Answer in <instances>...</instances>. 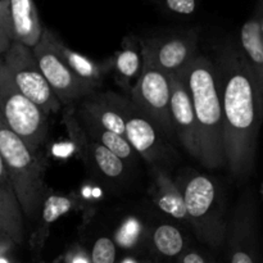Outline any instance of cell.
I'll use <instances>...</instances> for the list:
<instances>
[{
  "mask_svg": "<svg viewBox=\"0 0 263 263\" xmlns=\"http://www.w3.org/2000/svg\"><path fill=\"white\" fill-rule=\"evenodd\" d=\"M63 123L80 157L90 167L109 179H117L122 176L125 172V163L105 146L90 138L80 125L76 115L72 110H66L63 113Z\"/></svg>",
  "mask_w": 263,
  "mask_h": 263,
  "instance_id": "cell-10",
  "label": "cell"
},
{
  "mask_svg": "<svg viewBox=\"0 0 263 263\" xmlns=\"http://www.w3.org/2000/svg\"><path fill=\"white\" fill-rule=\"evenodd\" d=\"M166 7L177 14H193L197 9V0H164Z\"/></svg>",
  "mask_w": 263,
  "mask_h": 263,
  "instance_id": "cell-27",
  "label": "cell"
},
{
  "mask_svg": "<svg viewBox=\"0 0 263 263\" xmlns=\"http://www.w3.org/2000/svg\"><path fill=\"white\" fill-rule=\"evenodd\" d=\"M125 138L136 154L149 164H157L167 156L161 131L131 102L125 121Z\"/></svg>",
  "mask_w": 263,
  "mask_h": 263,
  "instance_id": "cell-12",
  "label": "cell"
},
{
  "mask_svg": "<svg viewBox=\"0 0 263 263\" xmlns=\"http://www.w3.org/2000/svg\"><path fill=\"white\" fill-rule=\"evenodd\" d=\"M73 263H87V262L85 261V259H76Z\"/></svg>",
  "mask_w": 263,
  "mask_h": 263,
  "instance_id": "cell-30",
  "label": "cell"
},
{
  "mask_svg": "<svg viewBox=\"0 0 263 263\" xmlns=\"http://www.w3.org/2000/svg\"><path fill=\"white\" fill-rule=\"evenodd\" d=\"M77 205L79 202L72 195L46 194L36 218L37 228L35 231V246H43L51 225L62 216L74 210Z\"/></svg>",
  "mask_w": 263,
  "mask_h": 263,
  "instance_id": "cell-19",
  "label": "cell"
},
{
  "mask_svg": "<svg viewBox=\"0 0 263 263\" xmlns=\"http://www.w3.org/2000/svg\"><path fill=\"white\" fill-rule=\"evenodd\" d=\"M171 76V120L174 125L175 135L179 139L180 144L185 151L199 159V143H198V128L195 122L194 110H193L192 100L186 89L182 85L177 73Z\"/></svg>",
  "mask_w": 263,
  "mask_h": 263,
  "instance_id": "cell-13",
  "label": "cell"
},
{
  "mask_svg": "<svg viewBox=\"0 0 263 263\" xmlns=\"http://www.w3.org/2000/svg\"><path fill=\"white\" fill-rule=\"evenodd\" d=\"M213 64L222 110L226 164L234 177L244 180L256 163L263 97L257 91L251 68L236 44L223 46Z\"/></svg>",
  "mask_w": 263,
  "mask_h": 263,
  "instance_id": "cell-1",
  "label": "cell"
},
{
  "mask_svg": "<svg viewBox=\"0 0 263 263\" xmlns=\"http://www.w3.org/2000/svg\"><path fill=\"white\" fill-rule=\"evenodd\" d=\"M57 50H58L59 55L62 57L64 63L79 79L87 82V84L94 85L95 87H99L103 84L105 74L110 71L109 61L103 62V63L94 62L92 59L84 57L82 54L68 48L61 40V37H57Z\"/></svg>",
  "mask_w": 263,
  "mask_h": 263,
  "instance_id": "cell-17",
  "label": "cell"
},
{
  "mask_svg": "<svg viewBox=\"0 0 263 263\" xmlns=\"http://www.w3.org/2000/svg\"><path fill=\"white\" fill-rule=\"evenodd\" d=\"M9 17L12 41L33 48L44 30L33 0H9Z\"/></svg>",
  "mask_w": 263,
  "mask_h": 263,
  "instance_id": "cell-15",
  "label": "cell"
},
{
  "mask_svg": "<svg viewBox=\"0 0 263 263\" xmlns=\"http://www.w3.org/2000/svg\"><path fill=\"white\" fill-rule=\"evenodd\" d=\"M128 99L145 115L162 133L174 136L175 130L171 120V76L152 67L143 66L138 81L130 91Z\"/></svg>",
  "mask_w": 263,
  "mask_h": 263,
  "instance_id": "cell-8",
  "label": "cell"
},
{
  "mask_svg": "<svg viewBox=\"0 0 263 263\" xmlns=\"http://www.w3.org/2000/svg\"><path fill=\"white\" fill-rule=\"evenodd\" d=\"M12 44V26L9 17V0H0V55Z\"/></svg>",
  "mask_w": 263,
  "mask_h": 263,
  "instance_id": "cell-24",
  "label": "cell"
},
{
  "mask_svg": "<svg viewBox=\"0 0 263 263\" xmlns=\"http://www.w3.org/2000/svg\"><path fill=\"white\" fill-rule=\"evenodd\" d=\"M77 120H79L80 125L82 126L84 131L90 138L102 144L103 146H105L108 151L112 152L116 157H118L123 163H125V161H134L136 153L131 148L125 136H121L118 134L112 133V131L105 130V128L100 127V126L95 125V123L90 122L87 120H82V118L79 117H77Z\"/></svg>",
  "mask_w": 263,
  "mask_h": 263,
  "instance_id": "cell-20",
  "label": "cell"
},
{
  "mask_svg": "<svg viewBox=\"0 0 263 263\" xmlns=\"http://www.w3.org/2000/svg\"><path fill=\"white\" fill-rule=\"evenodd\" d=\"M0 122L14 133L33 153L49 134L48 116L23 97L8 76L0 57Z\"/></svg>",
  "mask_w": 263,
  "mask_h": 263,
  "instance_id": "cell-5",
  "label": "cell"
},
{
  "mask_svg": "<svg viewBox=\"0 0 263 263\" xmlns=\"http://www.w3.org/2000/svg\"><path fill=\"white\" fill-rule=\"evenodd\" d=\"M197 44L195 31L140 41L143 66L166 74L179 73L197 57Z\"/></svg>",
  "mask_w": 263,
  "mask_h": 263,
  "instance_id": "cell-9",
  "label": "cell"
},
{
  "mask_svg": "<svg viewBox=\"0 0 263 263\" xmlns=\"http://www.w3.org/2000/svg\"><path fill=\"white\" fill-rule=\"evenodd\" d=\"M125 263H134V262L133 261H126Z\"/></svg>",
  "mask_w": 263,
  "mask_h": 263,
  "instance_id": "cell-31",
  "label": "cell"
},
{
  "mask_svg": "<svg viewBox=\"0 0 263 263\" xmlns=\"http://www.w3.org/2000/svg\"><path fill=\"white\" fill-rule=\"evenodd\" d=\"M152 241L159 253L168 257L181 253L185 246V238L180 229L168 223H162L154 229Z\"/></svg>",
  "mask_w": 263,
  "mask_h": 263,
  "instance_id": "cell-21",
  "label": "cell"
},
{
  "mask_svg": "<svg viewBox=\"0 0 263 263\" xmlns=\"http://www.w3.org/2000/svg\"><path fill=\"white\" fill-rule=\"evenodd\" d=\"M0 198L3 202L10 208V210L15 211V212H21L20 204L17 202L14 192H13L12 184H10L9 176H8L7 168L4 166V161L0 154ZM22 213V212H21Z\"/></svg>",
  "mask_w": 263,
  "mask_h": 263,
  "instance_id": "cell-25",
  "label": "cell"
},
{
  "mask_svg": "<svg viewBox=\"0 0 263 263\" xmlns=\"http://www.w3.org/2000/svg\"><path fill=\"white\" fill-rule=\"evenodd\" d=\"M184 199L187 222L199 238L218 244L228 233L221 194L216 182L205 175L192 172L176 181Z\"/></svg>",
  "mask_w": 263,
  "mask_h": 263,
  "instance_id": "cell-4",
  "label": "cell"
},
{
  "mask_svg": "<svg viewBox=\"0 0 263 263\" xmlns=\"http://www.w3.org/2000/svg\"><path fill=\"white\" fill-rule=\"evenodd\" d=\"M0 57H2V55H0Z\"/></svg>",
  "mask_w": 263,
  "mask_h": 263,
  "instance_id": "cell-33",
  "label": "cell"
},
{
  "mask_svg": "<svg viewBox=\"0 0 263 263\" xmlns=\"http://www.w3.org/2000/svg\"><path fill=\"white\" fill-rule=\"evenodd\" d=\"M181 263H205V261L197 252H189L182 257Z\"/></svg>",
  "mask_w": 263,
  "mask_h": 263,
  "instance_id": "cell-29",
  "label": "cell"
},
{
  "mask_svg": "<svg viewBox=\"0 0 263 263\" xmlns=\"http://www.w3.org/2000/svg\"><path fill=\"white\" fill-rule=\"evenodd\" d=\"M240 53L251 68L258 94L263 97V17L262 0H258L254 14L241 26Z\"/></svg>",
  "mask_w": 263,
  "mask_h": 263,
  "instance_id": "cell-14",
  "label": "cell"
},
{
  "mask_svg": "<svg viewBox=\"0 0 263 263\" xmlns=\"http://www.w3.org/2000/svg\"><path fill=\"white\" fill-rule=\"evenodd\" d=\"M110 62V71L115 73L116 82L130 94L134 85L138 81L139 76L143 69V57H141L140 48L134 44L133 40L123 44V48Z\"/></svg>",
  "mask_w": 263,
  "mask_h": 263,
  "instance_id": "cell-18",
  "label": "cell"
},
{
  "mask_svg": "<svg viewBox=\"0 0 263 263\" xmlns=\"http://www.w3.org/2000/svg\"><path fill=\"white\" fill-rule=\"evenodd\" d=\"M192 100L198 128L199 159L207 168L225 166L222 143V110L218 94L215 64L197 55L177 73Z\"/></svg>",
  "mask_w": 263,
  "mask_h": 263,
  "instance_id": "cell-2",
  "label": "cell"
},
{
  "mask_svg": "<svg viewBox=\"0 0 263 263\" xmlns=\"http://www.w3.org/2000/svg\"><path fill=\"white\" fill-rule=\"evenodd\" d=\"M2 58L10 81L23 97L40 108L46 116L61 110L62 104L44 79L32 49L12 41Z\"/></svg>",
  "mask_w": 263,
  "mask_h": 263,
  "instance_id": "cell-7",
  "label": "cell"
},
{
  "mask_svg": "<svg viewBox=\"0 0 263 263\" xmlns=\"http://www.w3.org/2000/svg\"><path fill=\"white\" fill-rule=\"evenodd\" d=\"M92 263H115L116 244L110 238L103 236L95 241L91 252Z\"/></svg>",
  "mask_w": 263,
  "mask_h": 263,
  "instance_id": "cell-23",
  "label": "cell"
},
{
  "mask_svg": "<svg viewBox=\"0 0 263 263\" xmlns=\"http://www.w3.org/2000/svg\"><path fill=\"white\" fill-rule=\"evenodd\" d=\"M152 176L154 180V202L157 207L175 220L187 221L181 190L176 181L158 164H152Z\"/></svg>",
  "mask_w": 263,
  "mask_h": 263,
  "instance_id": "cell-16",
  "label": "cell"
},
{
  "mask_svg": "<svg viewBox=\"0 0 263 263\" xmlns=\"http://www.w3.org/2000/svg\"><path fill=\"white\" fill-rule=\"evenodd\" d=\"M0 154L22 216L36 220L46 195L44 164L25 143L0 122Z\"/></svg>",
  "mask_w": 263,
  "mask_h": 263,
  "instance_id": "cell-3",
  "label": "cell"
},
{
  "mask_svg": "<svg viewBox=\"0 0 263 263\" xmlns=\"http://www.w3.org/2000/svg\"><path fill=\"white\" fill-rule=\"evenodd\" d=\"M139 223L135 220H130V223L123 225L122 229L118 231L117 240L122 247H131L136 241L139 236Z\"/></svg>",
  "mask_w": 263,
  "mask_h": 263,
  "instance_id": "cell-26",
  "label": "cell"
},
{
  "mask_svg": "<svg viewBox=\"0 0 263 263\" xmlns=\"http://www.w3.org/2000/svg\"><path fill=\"white\" fill-rule=\"evenodd\" d=\"M131 100L116 92H92L82 99L76 116L108 131L125 136V121Z\"/></svg>",
  "mask_w": 263,
  "mask_h": 263,
  "instance_id": "cell-11",
  "label": "cell"
},
{
  "mask_svg": "<svg viewBox=\"0 0 263 263\" xmlns=\"http://www.w3.org/2000/svg\"><path fill=\"white\" fill-rule=\"evenodd\" d=\"M23 230L22 213L10 210L0 198V241L21 243Z\"/></svg>",
  "mask_w": 263,
  "mask_h": 263,
  "instance_id": "cell-22",
  "label": "cell"
},
{
  "mask_svg": "<svg viewBox=\"0 0 263 263\" xmlns=\"http://www.w3.org/2000/svg\"><path fill=\"white\" fill-rule=\"evenodd\" d=\"M0 263H5V262L4 261H0Z\"/></svg>",
  "mask_w": 263,
  "mask_h": 263,
  "instance_id": "cell-32",
  "label": "cell"
},
{
  "mask_svg": "<svg viewBox=\"0 0 263 263\" xmlns=\"http://www.w3.org/2000/svg\"><path fill=\"white\" fill-rule=\"evenodd\" d=\"M231 263H254L251 253L243 246H238L233 252Z\"/></svg>",
  "mask_w": 263,
  "mask_h": 263,
  "instance_id": "cell-28",
  "label": "cell"
},
{
  "mask_svg": "<svg viewBox=\"0 0 263 263\" xmlns=\"http://www.w3.org/2000/svg\"><path fill=\"white\" fill-rule=\"evenodd\" d=\"M57 37L55 32L44 28L39 41L31 49L53 94L62 105H67L89 97L98 87L82 81L68 68L57 50Z\"/></svg>",
  "mask_w": 263,
  "mask_h": 263,
  "instance_id": "cell-6",
  "label": "cell"
}]
</instances>
